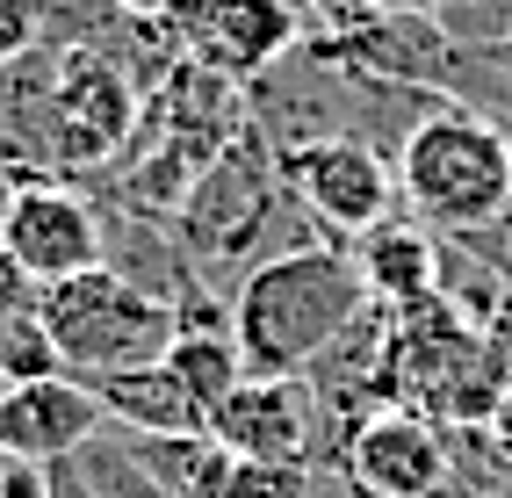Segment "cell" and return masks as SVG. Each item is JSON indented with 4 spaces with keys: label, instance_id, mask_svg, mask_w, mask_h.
Segmentation results:
<instances>
[{
    "label": "cell",
    "instance_id": "obj_1",
    "mask_svg": "<svg viewBox=\"0 0 512 498\" xmlns=\"http://www.w3.org/2000/svg\"><path fill=\"white\" fill-rule=\"evenodd\" d=\"M368 311V282L354 246H296L275 253L231 289V340L246 354V376H303L311 361Z\"/></svg>",
    "mask_w": 512,
    "mask_h": 498
},
{
    "label": "cell",
    "instance_id": "obj_2",
    "mask_svg": "<svg viewBox=\"0 0 512 498\" xmlns=\"http://www.w3.org/2000/svg\"><path fill=\"white\" fill-rule=\"evenodd\" d=\"M397 203L440 239H469L512 210V130L462 102H433L397 145Z\"/></svg>",
    "mask_w": 512,
    "mask_h": 498
},
{
    "label": "cell",
    "instance_id": "obj_3",
    "mask_svg": "<svg viewBox=\"0 0 512 498\" xmlns=\"http://www.w3.org/2000/svg\"><path fill=\"white\" fill-rule=\"evenodd\" d=\"M383 383H390V405L426 412V419L448 426V434H476L505 397V376L491 361L484 325L469 311H455L448 296H426L419 311L390 318Z\"/></svg>",
    "mask_w": 512,
    "mask_h": 498
},
{
    "label": "cell",
    "instance_id": "obj_4",
    "mask_svg": "<svg viewBox=\"0 0 512 498\" xmlns=\"http://www.w3.org/2000/svg\"><path fill=\"white\" fill-rule=\"evenodd\" d=\"M37 318H44L51 347H58V369L80 376V383L166 361V347H174V304L138 289L116 268H87V275L44 282Z\"/></svg>",
    "mask_w": 512,
    "mask_h": 498
},
{
    "label": "cell",
    "instance_id": "obj_5",
    "mask_svg": "<svg viewBox=\"0 0 512 498\" xmlns=\"http://www.w3.org/2000/svg\"><path fill=\"white\" fill-rule=\"evenodd\" d=\"M275 159H282L289 195L311 210V224L332 246H354L361 231L397 217V159L361 145V138H311V145H289Z\"/></svg>",
    "mask_w": 512,
    "mask_h": 498
},
{
    "label": "cell",
    "instance_id": "obj_6",
    "mask_svg": "<svg viewBox=\"0 0 512 498\" xmlns=\"http://www.w3.org/2000/svg\"><path fill=\"white\" fill-rule=\"evenodd\" d=\"M339 484L354 498H440L455 484V434L426 412L375 405L332 455Z\"/></svg>",
    "mask_w": 512,
    "mask_h": 498
},
{
    "label": "cell",
    "instance_id": "obj_7",
    "mask_svg": "<svg viewBox=\"0 0 512 498\" xmlns=\"http://www.w3.org/2000/svg\"><path fill=\"white\" fill-rule=\"evenodd\" d=\"M159 22L181 37L195 65H210L238 87L282 65L289 51H303V37H311L296 0H166Z\"/></svg>",
    "mask_w": 512,
    "mask_h": 498
},
{
    "label": "cell",
    "instance_id": "obj_8",
    "mask_svg": "<svg viewBox=\"0 0 512 498\" xmlns=\"http://www.w3.org/2000/svg\"><path fill=\"white\" fill-rule=\"evenodd\" d=\"M0 246L37 282H65V275H87L109 260V224H101V210L80 188L22 181V188L0 195Z\"/></svg>",
    "mask_w": 512,
    "mask_h": 498
},
{
    "label": "cell",
    "instance_id": "obj_9",
    "mask_svg": "<svg viewBox=\"0 0 512 498\" xmlns=\"http://www.w3.org/2000/svg\"><path fill=\"white\" fill-rule=\"evenodd\" d=\"M210 441L238 462H318L325 419L303 376H246L210 412Z\"/></svg>",
    "mask_w": 512,
    "mask_h": 498
},
{
    "label": "cell",
    "instance_id": "obj_10",
    "mask_svg": "<svg viewBox=\"0 0 512 498\" xmlns=\"http://www.w3.org/2000/svg\"><path fill=\"white\" fill-rule=\"evenodd\" d=\"M109 412L80 376H44V383H0V462H65L80 455Z\"/></svg>",
    "mask_w": 512,
    "mask_h": 498
},
{
    "label": "cell",
    "instance_id": "obj_11",
    "mask_svg": "<svg viewBox=\"0 0 512 498\" xmlns=\"http://www.w3.org/2000/svg\"><path fill=\"white\" fill-rule=\"evenodd\" d=\"M354 268L368 282L375 311H419L426 296H440V239L419 217H383L375 231L354 239Z\"/></svg>",
    "mask_w": 512,
    "mask_h": 498
},
{
    "label": "cell",
    "instance_id": "obj_12",
    "mask_svg": "<svg viewBox=\"0 0 512 498\" xmlns=\"http://www.w3.org/2000/svg\"><path fill=\"white\" fill-rule=\"evenodd\" d=\"M101 397L109 426H130V434H210L202 405L188 397V383L166 369V361H145V369H116L87 383Z\"/></svg>",
    "mask_w": 512,
    "mask_h": 498
},
{
    "label": "cell",
    "instance_id": "obj_13",
    "mask_svg": "<svg viewBox=\"0 0 512 498\" xmlns=\"http://www.w3.org/2000/svg\"><path fill=\"white\" fill-rule=\"evenodd\" d=\"M130 455H138V470L166 491V498H217L231 455L210 441V434H130L123 426Z\"/></svg>",
    "mask_w": 512,
    "mask_h": 498
},
{
    "label": "cell",
    "instance_id": "obj_14",
    "mask_svg": "<svg viewBox=\"0 0 512 498\" xmlns=\"http://www.w3.org/2000/svg\"><path fill=\"white\" fill-rule=\"evenodd\" d=\"M44 376H65L44 318H37V311L0 318V383H44Z\"/></svg>",
    "mask_w": 512,
    "mask_h": 498
},
{
    "label": "cell",
    "instance_id": "obj_15",
    "mask_svg": "<svg viewBox=\"0 0 512 498\" xmlns=\"http://www.w3.org/2000/svg\"><path fill=\"white\" fill-rule=\"evenodd\" d=\"M217 498H318V462H238L231 455Z\"/></svg>",
    "mask_w": 512,
    "mask_h": 498
},
{
    "label": "cell",
    "instance_id": "obj_16",
    "mask_svg": "<svg viewBox=\"0 0 512 498\" xmlns=\"http://www.w3.org/2000/svg\"><path fill=\"white\" fill-rule=\"evenodd\" d=\"M58 0H0V73L22 58H37V44L51 37Z\"/></svg>",
    "mask_w": 512,
    "mask_h": 498
},
{
    "label": "cell",
    "instance_id": "obj_17",
    "mask_svg": "<svg viewBox=\"0 0 512 498\" xmlns=\"http://www.w3.org/2000/svg\"><path fill=\"white\" fill-rule=\"evenodd\" d=\"M296 8H303V29H311L303 44H325V37H354L361 22H375V15H383L375 0H296Z\"/></svg>",
    "mask_w": 512,
    "mask_h": 498
},
{
    "label": "cell",
    "instance_id": "obj_18",
    "mask_svg": "<svg viewBox=\"0 0 512 498\" xmlns=\"http://www.w3.org/2000/svg\"><path fill=\"white\" fill-rule=\"evenodd\" d=\"M44 304V282L22 268V260L0 246V318H15V311H37Z\"/></svg>",
    "mask_w": 512,
    "mask_h": 498
},
{
    "label": "cell",
    "instance_id": "obj_19",
    "mask_svg": "<svg viewBox=\"0 0 512 498\" xmlns=\"http://www.w3.org/2000/svg\"><path fill=\"white\" fill-rule=\"evenodd\" d=\"M484 340H491V361H498V376L512 390V282H505V296H498L491 318H484Z\"/></svg>",
    "mask_w": 512,
    "mask_h": 498
},
{
    "label": "cell",
    "instance_id": "obj_20",
    "mask_svg": "<svg viewBox=\"0 0 512 498\" xmlns=\"http://www.w3.org/2000/svg\"><path fill=\"white\" fill-rule=\"evenodd\" d=\"M44 484H51V498H101V491H94V477L80 470V455L44 462Z\"/></svg>",
    "mask_w": 512,
    "mask_h": 498
},
{
    "label": "cell",
    "instance_id": "obj_21",
    "mask_svg": "<svg viewBox=\"0 0 512 498\" xmlns=\"http://www.w3.org/2000/svg\"><path fill=\"white\" fill-rule=\"evenodd\" d=\"M0 498H51L44 462H0Z\"/></svg>",
    "mask_w": 512,
    "mask_h": 498
},
{
    "label": "cell",
    "instance_id": "obj_22",
    "mask_svg": "<svg viewBox=\"0 0 512 498\" xmlns=\"http://www.w3.org/2000/svg\"><path fill=\"white\" fill-rule=\"evenodd\" d=\"M476 434H484V448H491V455L505 462V470H512V390L498 397V412H491L484 426H476Z\"/></svg>",
    "mask_w": 512,
    "mask_h": 498
},
{
    "label": "cell",
    "instance_id": "obj_23",
    "mask_svg": "<svg viewBox=\"0 0 512 498\" xmlns=\"http://www.w3.org/2000/svg\"><path fill=\"white\" fill-rule=\"evenodd\" d=\"M375 8H383V15H440L448 0H375Z\"/></svg>",
    "mask_w": 512,
    "mask_h": 498
}]
</instances>
